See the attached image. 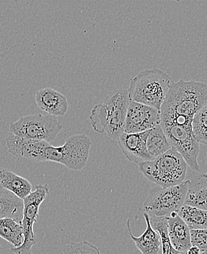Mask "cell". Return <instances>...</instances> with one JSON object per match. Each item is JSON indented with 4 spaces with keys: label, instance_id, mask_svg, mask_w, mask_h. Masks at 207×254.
Instances as JSON below:
<instances>
[{
    "label": "cell",
    "instance_id": "obj_1",
    "mask_svg": "<svg viewBox=\"0 0 207 254\" xmlns=\"http://www.w3.org/2000/svg\"><path fill=\"white\" fill-rule=\"evenodd\" d=\"M207 105V85L180 79L171 83L160 107V125L191 127L195 113Z\"/></svg>",
    "mask_w": 207,
    "mask_h": 254
},
{
    "label": "cell",
    "instance_id": "obj_2",
    "mask_svg": "<svg viewBox=\"0 0 207 254\" xmlns=\"http://www.w3.org/2000/svg\"><path fill=\"white\" fill-rule=\"evenodd\" d=\"M138 169L148 181L169 188L185 181L188 165L182 155L171 148L152 160L138 164Z\"/></svg>",
    "mask_w": 207,
    "mask_h": 254
},
{
    "label": "cell",
    "instance_id": "obj_3",
    "mask_svg": "<svg viewBox=\"0 0 207 254\" xmlns=\"http://www.w3.org/2000/svg\"><path fill=\"white\" fill-rule=\"evenodd\" d=\"M171 85L168 73L152 68L144 70L133 78L127 91L130 100L159 110Z\"/></svg>",
    "mask_w": 207,
    "mask_h": 254
},
{
    "label": "cell",
    "instance_id": "obj_4",
    "mask_svg": "<svg viewBox=\"0 0 207 254\" xmlns=\"http://www.w3.org/2000/svg\"><path fill=\"white\" fill-rule=\"evenodd\" d=\"M189 180L169 188L156 186L150 190L140 209L149 217H169L184 204Z\"/></svg>",
    "mask_w": 207,
    "mask_h": 254
},
{
    "label": "cell",
    "instance_id": "obj_5",
    "mask_svg": "<svg viewBox=\"0 0 207 254\" xmlns=\"http://www.w3.org/2000/svg\"><path fill=\"white\" fill-rule=\"evenodd\" d=\"M90 147L91 141L86 134H73L61 146L49 145L46 149V160L62 164L73 171H80L86 165Z\"/></svg>",
    "mask_w": 207,
    "mask_h": 254
},
{
    "label": "cell",
    "instance_id": "obj_6",
    "mask_svg": "<svg viewBox=\"0 0 207 254\" xmlns=\"http://www.w3.org/2000/svg\"><path fill=\"white\" fill-rule=\"evenodd\" d=\"M62 129V124L57 117L40 113L22 116L9 127L10 133L18 137L48 143L55 140Z\"/></svg>",
    "mask_w": 207,
    "mask_h": 254
},
{
    "label": "cell",
    "instance_id": "obj_7",
    "mask_svg": "<svg viewBox=\"0 0 207 254\" xmlns=\"http://www.w3.org/2000/svg\"><path fill=\"white\" fill-rule=\"evenodd\" d=\"M48 185H38L35 190L23 199L24 209L21 220L24 241L18 248H13L10 252L13 254H32V248L36 244V236L33 232V226L37 221L41 203L49 194Z\"/></svg>",
    "mask_w": 207,
    "mask_h": 254
},
{
    "label": "cell",
    "instance_id": "obj_8",
    "mask_svg": "<svg viewBox=\"0 0 207 254\" xmlns=\"http://www.w3.org/2000/svg\"><path fill=\"white\" fill-rule=\"evenodd\" d=\"M171 148L182 155L188 166L200 172L198 157L200 152L199 143L195 139L191 127L182 125H160Z\"/></svg>",
    "mask_w": 207,
    "mask_h": 254
},
{
    "label": "cell",
    "instance_id": "obj_9",
    "mask_svg": "<svg viewBox=\"0 0 207 254\" xmlns=\"http://www.w3.org/2000/svg\"><path fill=\"white\" fill-rule=\"evenodd\" d=\"M130 101L127 90H115L106 96L103 102L107 115L105 131L110 139L117 140L124 132Z\"/></svg>",
    "mask_w": 207,
    "mask_h": 254
},
{
    "label": "cell",
    "instance_id": "obj_10",
    "mask_svg": "<svg viewBox=\"0 0 207 254\" xmlns=\"http://www.w3.org/2000/svg\"><path fill=\"white\" fill-rule=\"evenodd\" d=\"M159 125L160 110L134 101H130L124 132H142Z\"/></svg>",
    "mask_w": 207,
    "mask_h": 254
},
{
    "label": "cell",
    "instance_id": "obj_11",
    "mask_svg": "<svg viewBox=\"0 0 207 254\" xmlns=\"http://www.w3.org/2000/svg\"><path fill=\"white\" fill-rule=\"evenodd\" d=\"M50 145V143L44 140L22 138L12 133H10L6 137V145L10 154L35 163L47 162L46 149Z\"/></svg>",
    "mask_w": 207,
    "mask_h": 254
},
{
    "label": "cell",
    "instance_id": "obj_12",
    "mask_svg": "<svg viewBox=\"0 0 207 254\" xmlns=\"http://www.w3.org/2000/svg\"><path fill=\"white\" fill-rule=\"evenodd\" d=\"M148 131L139 133L123 132L117 139L121 151L129 161L139 164L153 160L147 151Z\"/></svg>",
    "mask_w": 207,
    "mask_h": 254
},
{
    "label": "cell",
    "instance_id": "obj_13",
    "mask_svg": "<svg viewBox=\"0 0 207 254\" xmlns=\"http://www.w3.org/2000/svg\"><path fill=\"white\" fill-rule=\"evenodd\" d=\"M37 106L50 116H64L69 109L67 97L51 88H42L35 93Z\"/></svg>",
    "mask_w": 207,
    "mask_h": 254
},
{
    "label": "cell",
    "instance_id": "obj_14",
    "mask_svg": "<svg viewBox=\"0 0 207 254\" xmlns=\"http://www.w3.org/2000/svg\"><path fill=\"white\" fill-rule=\"evenodd\" d=\"M146 223V229L139 237H135L130 229V219L127 220V228L130 237L134 242L136 247L142 254H162V241L159 233L151 227L149 218L147 214L143 213Z\"/></svg>",
    "mask_w": 207,
    "mask_h": 254
},
{
    "label": "cell",
    "instance_id": "obj_15",
    "mask_svg": "<svg viewBox=\"0 0 207 254\" xmlns=\"http://www.w3.org/2000/svg\"><path fill=\"white\" fill-rule=\"evenodd\" d=\"M167 222L168 238L171 246L178 252H187L191 246L189 228L177 213L167 217Z\"/></svg>",
    "mask_w": 207,
    "mask_h": 254
},
{
    "label": "cell",
    "instance_id": "obj_16",
    "mask_svg": "<svg viewBox=\"0 0 207 254\" xmlns=\"http://www.w3.org/2000/svg\"><path fill=\"white\" fill-rule=\"evenodd\" d=\"M207 174H200L192 180H189V185L184 200V204L207 210Z\"/></svg>",
    "mask_w": 207,
    "mask_h": 254
},
{
    "label": "cell",
    "instance_id": "obj_17",
    "mask_svg": "<svg viewBox=\"0 0 207 254\" xmlns=\"http://www.w3.org/2000/svg\"><path fill=\"white\" fill-rule=\"evenodd\" d=\"M0 189L10 191L23 200L32 192V185L27 179L0 168Z\"/></svg>",
    "mask_w": 207,
    "mask_h": 254
},
{
    "label": "cell",
    "instance_id": "obj_18",
    "mask_svg": "<svg viewBox=\"0 0 207 254\" xmlns=\"http://www.w3.org/2000/svg\"><path fill=\"white\" fill-rule=\"evenodd\" d=\"M24 203L10 191L0 189V219L13 218L22 220Z\"/></svg>",
    "mask_w": 207,
    "mask_h": 254
},
{
    "label": "cell",
    "instance_id": "obj_19",
    "mask_svg": "<svg viewBox=\"0 0 207 254\" xmlns=\"http://www.w3.org/2000/svg\"><path fill=\"white\" fill-rule=\"evenodd\" d=\"M146 147L151 158H156L171 148L160 125L148 130L146 137Z\"/></svg>",
    "mask_w": 207,
    "mask_h": 254
},
{
    "label": "cell",
    "instance_id": "obj_20",
    "mask_svg": "<svg viewBox=\"0 0 207 254\" xmlns=\"http://www.w3.org/2000/svg\"><path fill=\"white\" fill-rule=\"evenodd\" d=\"M0 237L18 248L24 241L21 220L13 218L0 219Z\"/></svg>",
    "mask_w": 207,
    "mask_h": 254
},
{
    "label": "cell",
    "instance_id": "obj_21",
    "mask_svg": "<svg viewBox=\"0 0 207 254\" xmlns=\"http://www.w3.org/2000/svg\"><path fill=\"white\" fill-rule=\"evenodd\" d=\"M177 215L190 229H207V210L183 204L178 211Z\"/></svg>",
    "mask_w": 207,
    "mask_h": 254
},
{
    "label": "cell",
    "instance_id": "obj_22",
    "mask_svg": "<svg viewBox=\"0 0 207 254\" xmlns=\"http://www.w3.org/2000/svg\"><path fill=\"white\" fill-rule=\"evenodd\" d=\"M207 105L198 110L192 118V132L199 143L207 144Z\"/></svg>",
    "mask_w": 207,
    "mask_h": 254
},
{
    "label": "cell",
    "instance_id": "obj_23",
    "mask_svg": "<svg viewBox=\"0 0 207 254\" xmlns=\"http://www.w3.org/2000/svg\"><path fill=\"white\" fill-rule=\"evenodd\" d=\"M151 227L159 233L162 241V254H177L170 243L168 235V222L164 217H149Z\"/></svg>",
    "mask_w": 207,
    "mask_h": 254
},
{
    "label": "cell",
    "instance_id": "obj_24",
    "mask_svg": "<svg viewBox=\"0 0 207 254\" xmlns=\"http://www.w3.org/2000/svg\"><path fill=\"white\" fill-rule=\"evenodd\" d=\"M89 119L94 131L99 134H102L105 131L107 115V110L103 104H99L93 107Z\"/></svg>",
    "mask_w": 207,
    "mask_h": 254
},
{
    "label": "cell",
    "instance_id": "obj_25",
    "mask_svg": "<svg viewBox=\"0 0 207 254\" xmlns=\"http://www.w3.org/2000/svg\"><path fill=\"white\" fill-rule=\"evenodd\" d=\"M64 254H101L99 249L87 241L72 243L64 246Z\"/></svg>",
    "mask_w": 207,
    "mask_h": 254
},
{
    "label": "cell",
    "instance_id": "obj_26",
    "mask_svg": "<svg viewBox=\"0 0 207 254\" xmlns=\"http://www.w3.org/2000/svg\"><path fill=\"white\" fill-rule=\"evenodd\" d=\"M190 244L200 249L201 252L207 251V229H190Z\"/></svg>",
    "mask_w": 207,
    "mask_h": 254
},
{
    "label": "cell",
    "instance_id": "obj_27",
    "mask_svg": "<svg viewBox=\"0 0 207 254\" xmlns=\"http://www.w3.org/2000/svg\"><path fill=\"white\" fill-rule=\"evenodd\" d=\"M200 249L199 248L196 247V246H190L188 250L187 251V254H200Z\"/></svg>",
    "mask_w": 207,
    "mask_h": 254
},
{
    "label": "cell",
    "instance_id": "obj_28",
    "mask_svg": "<svg viewBox=\"0 0 207 254\" xmlns=\"http://www.w3.org/2000/svg\"><path fill=\"white\" fill-rule=\"evenodd\" d=\"M177 254H188L187 252H178Z\"/></svg>",
    "mask_w": 207,
    "mask_h": 254
},
{
    "label": "cell",
    "instance_id": "obj_29",
    "mask_svg": "<svg viewBox=\"0 0 207 254\" xmlns=\"http://www.w3.org/2000/svg\"><path fill=\"white\" fill-rule=\"evenodd\" d=\"M200 254H207V252H201Z\"/></svg>",
    "mask_w": 207,
    "mask_h": 254
},
{
    "label": "cell",
    "instance_id": "obj_30",
    "mask_svg": "<svg viewBox=\"0 0 207 254\" xmlns=\"http://www.w3.org/2000/svg\"><path fill=\"white\" fill-rule=\"evenodd\" d=\"M171 1H182V0H171Z\"/></svg>",
    "mask_w": 207,
    "mask_h": 254
}]
</instances>
